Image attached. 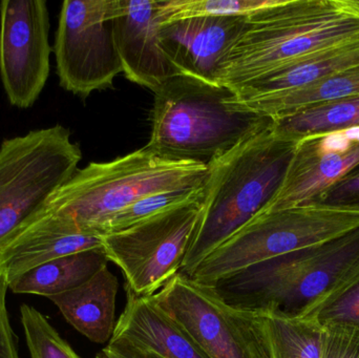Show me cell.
<instances>
[{"instance_id": "cell-10", "label": "cell", "mask_w": 359, "mask_h": 358, "mask_svg": "<svg viewBox=\"0 0 359 358\" xmlns=\"http://www.w3.org/2000/svg\"><path fill=\"white\" fill-rule=\"evenodd\" d=\"M117 0H65L55 35L61 88L86 99L113 86L122 69L113 20Z\"/></svg>"}, {"instance_id": "cell-3", "label": "cell", "mask_w": 359, "mask_h": 358, "mask_svg": "<svg viewBox=\"0 0 359 358\" xmlns=\"http://www.w3.org/2000/svg\"><path fill=\"white\" fill-rule=\"evenodd\" d=\"M358 267L359 226L324 243L251 265L208 287L238 310L301 319Z\"/></svg>"}, {"instance_id": "cell-27", "label": "cell", "mask_w": 359, "mask_h": 358, "mask_svg": "<svg viewBox=\"0 0 359 358\" xmlns=\"http://www.w3.org/2000/svg\"><path fill=\"white\" fill-rule=\"evenodd\" d=\"M322 358H359V327L324 326Z\"/></svg>"}, {"instance_id": "cell-14", "label": "cell", "mask_w": 359, "mask_h": 358, "mask_svg": "<svg viewBox=\"0 0 359 358\" xmlns=\"http://www.w3.org/2000/svg\"><path fill=\"white\" fill-rule=\"evenodd\" d=\"M97 248H103V235L83 230L44 207L0 249V277L8 287L40 265Z\"/></svg>"}, {"instance_id": "cell-25", "label": "cell", "mask_w": 359, "mask_h": 358, "mask_svg": "<svg viewBox=\"0 0 359 358\" xmlns=\"http://www.w3.org/2000/svg\"><path fill=\"white\" fill-rule=\"evenodd\" d=\"M204 186L162 191L142 198L115 214L103 227L102 235L126 230L157 214L194 201L204 195Z\"/></svg>"}, {"instance_id": "cell-2", "label": "cell", "mask_w": 359, "mask_h": 358, "mask_svg": "<svg viewBox=\"0 0 359 358\" xmlns=\"http://www.w3.org/2000/svg\"><path fill=\"white\" fill-rule=\"evenodd\" d=\"M272 128L209 165L202 216L179 273L189 275L263 212L278 193L299 141L278 138Z\"/></svg>"}, {"instance_id": "cell-1", "label": "cell", "mask_w": 359, "mask_h": 358, "mask_svg": "<svg viewBox=\"0 0 359 358\" xmlns=\"http://www.w3.org/2000/svg\"><path fill=\"white\" fill-rule=\"evenodd\" d=\"M154 94L145 149L170 161L209 166L274 124L271 117L241 104L228 86L185 74L170 78Z\"/></svg>"}, {"instance_id": "cell-30", "label": "cell", "mask_w": 359, "mask_h": 358, "mask_svg": "<svg viewBox=\"0 0 359 358\" xmlns=\"http://www.w3.org/2000/svg\"><path fill=\"white\" fill-rule=\"evenodd\" d=\"M95 358H162L151 351L143 350L123 340H109V345Z\"/></svg>"}, {"instance_id": "cell-28", "label": "cell", "mask_w": 359, "mask_h": 358, "mask_svg": "<svg viewBox=\"0 0 359 358\" xmlns=\"http://www.w3.org/2000/svg\"><path fill=\"white\" fill-rule=\"evenodd\" d=\"M310 205L359 212V165Z\"/></svg>"}, {"instance_id": "cell-5", "label": "cell", "mask_w": 359, "mask_h": 358, "mask_svg": "<svg viewBox=\"0 0 359 358\" xmlns=\"http://www.w3.org/2000/svg\"><path fill=\"white\" fill-rule=\"evenodd\" d=\"M209 172L205 164L170 161L143 147L78 170L48 200L46 209L102 235L105 224L138 200L162 191L201 188Z\"/></svg>"}, {"instance_id": "cell-6", "label": "cell", "mask_w": 359, "mask_h": 358, "mask_svg": "<svg viewBox=\"0 0 359 358\" xmlns=\"http://www.w3.org/2000/svg\"><path fill=\"white\" fill-rule=\"evenodd\" d=\"M82 153L62 125L0 145V249L38 216L78 170Z\"/></svg>"}, {"instance_id": "cell-9", "label": "cell", "mask_w": 359, "mask_h": 358, "mask_svg": "<svg viewBox=\"0 0 359 358\" xmlns=\"http://www.w3.org/2000/svg\"><path fill=\"white\" fill-rule=\"evenodd\" d=\"M210 358H272L261 315L232 308L208 286L178 273L154 294Z\"/></svg>"}, {"instance_id": "cell-17", "label": "cell", "mask_w": 359, "mask_h": 358, "mask_svg": "<svg viewBox=\"0 0 359 358\" xmlns=\"http://www.w3.org/2000/svg\"><path fill=\"white\" fill-rule=\"evenodd\" d=\"M118 288L117 277L104 266L79 287L48 300L82 336L97 344H104L111 340L115 331Z\"/></svg>"}, {"instance_id": "cell-12", "label": "cell", "mask_w": 359, "mask_h": 358, "mask_svg": "<svg viewBox=\"0 0 359 358\" xmlns=\"http://www.w3.org/2000/svg\"><path fill=\"white\" fill-rule=\"evenodd\" d=\"M247 17H198L160 25L164 52L181 74L219 84L222 65Z\"/></svg>"}, {"instance_id": "cell-7", "label": "cell", "mask_w": 359, "mask_h": 358, "mask_svg": "<svg viewBox=\"0 0 359 358\" xmlns=\"http://www.w3.org/2000/svg\"><path fill=\"white\" fill-rule=\"evenodd\" d=\"M359 226V212L318 205L263 212L186 277L211 286L251 265L324 243Z\"/></svg>"}, {"instance_id": "cell-26", "label": "cell", "mask_w": 359, "mask_h": 358, "mask_svg": "<svg viewBox=\"0 0 359 358\" xmlns=\"http://www.w3.org/2000/svg\"><path fill=\"white\" fill-rule=\"evenodd\" d=\"M20 317L31 358H81L37 309L22 305Z\"/></svg>"}, {"instance_id": "cell-19", "label": "cell", "mask_w": 359, "mask_h": 358, "mask_svg": "<svg viewBox=\"0 0 359 358\" xmlns=\"http://www.w3.org/2000/svg\"><path fill=\"white\" fill-rule=\"evenodd\" d=\"M109 262L104 248L69 254L23 273L8 285V289L14 294L50 298L79 287Z\"/></svg>"}, {"instance_id": "cell-4", "label": "cell", "mask_w": 359, "mask_h": 358, "mask_svg": "<svg viewBox=\"0 0 359 358\" xmlns=\"http://www.w3.org/2000/svg\"><path fill=\"white\" fill-rule=\"evenodd\" d=\"M359 41V19L333 0H280L249 17L222 65L219 84L236 90L325 50Z\"/></svg>"}, {"instance_id": "cell-16", "label": "cell", "mask_w": 359, "mask_h": 358, "mask_svg": "<svg viewBox=\"0 0 359 358\" xmlns=\"http://www.w3.org/2000/svg\"><path fill=\"white\" fill-rule=\"evenodd\" d=\"M358 165L359 144L343 155L322 153L314 137L304 139L295 149L280 189L263 212L310 205Z\"/></svg>"}, {"instance_id": "cell-22", "label": "cell", "mask_w": 359, "mask_h": 358, "mask_svg": "<svg viewBox=\"0 0 359 358\" xmlns=\"http://www.w3.org/2000/svg\"><path fill=\"white\" fill-rule=\"evenodd\" d=\"M272 358H322L324 328L304 319L264 317Z\"/></svg>"}, {"instance_id": "cell-13", "label": "cell", "mask_w": 359, "mask_h": 358, "mask_svg": "<svg viewBox=\"0 0 359 358\" xmlns=\"http://www.w3.org/2000/svg\"><path fill=\"white\" fill-rule=\"evenodd\" d=\"M160 1L117 0L113 27L124 75L157 92L180 71L161 46L158 22Z\"/></svg>"}, {"instance_id": "cell-31", "label": "cell", "mask_w": 359, "mask_h": 358, "mask_svg": "<svg viewBox=\"0 0 359 358\" xmlns=\"http://www.w3.org/2000/svg\"><path fill=\"white\" fill-rule=\"evenodd\" d=\"M313 138V137H312ZM316 140V147L322 153H337L343 155L353 149L354 145L347 137L341 132H330L324 136L314 137Z\"/></svg>"}, {"instance_id": "cell-29", "label": "cell", "mask_w": 359, "mask_h": 358, "mask_svg": "<svg viewBox=\"0 0 359 358\" xmlns=\"http://www.w3.org/2000/svg\"><path fill=\"white\" fill-rule=\"evenodd\" d=\"M8 287L0 277V358H20L17 336L13 331L6 307V291Z\"/></svg>"}, {"instance_id": "cell-20", "label": "cell", "mask_w": 359, "mask_h": 358, "mask_svg": "<svg viewBox=\"0 0 359 358\" xmlns=\"http://www.w3.org/2000/svg\"><path fill=\"white\" fill-rule=\"evenodd\" d=\"M358 96L359 67L335 74L292 92L247 103L244 106L276 120L310 107Z\"/></svg>"}, {"instance_id": "cell-24", "label": "cell", "mask_w": 359, "mask_h": 358, "mask_svg": "<svg viewBox=\"0 0 359 358\" xmlns=\"http://www.w3.org/2000/svg\"><path fill=\"white\" fill-rule=\"evenodd\" d=\"M301 319L318 325L359 327V267L332 291L314 304Z\"/></svg>"}, {"instance_id": "cell-23", "label": "cell", "mask_w": 359, "mask_h": 358, "mask_svg": "<svg viewBox=\"0 0 359 358\" xmlns=\"http://www.w3.org/2000/svg\"><path fill=\"white\" fill-rule=\"evenodd\" d=\"M280 0H163L158 10V22L168 25L198 17H249L272 8Z\"/></svg>"}, {"instance_id": "cell-18", "label": "cell", "mask_w": 359, "mask_h": 358, "mask_svg": "<svg viewBox=\"0 0 359 358\" xmlns=\"http://www.w3.org/2000/svg\"><path fill=\"white\" fill-rule=\"evenodd\" d=\"M359 67V41L337 46L263 76L238 90L241 104L292 92L335 74Z\"/></svg>"}, {"instance_id": "cell-11", "label": "cell", "mask_w": 359, "mask_h": 358, "mask_svg": "<svg viewBox=\"0 0 359 358\" xmlns=\"http://www.w3.org/2000/svg\"><path fill=\"white\" fill-rule=\"evenodd\" d=\"M50 13L46 0L0 2V78L8 102L29 109L50 71Z\"/></svg>"}, {"instance_id": "cell-8", "label": "cell", "mask_w": 359, "mask_h": 358, "mask_svg": "<svg viewBox=\"0 0 359 358\" xmlns=\"http://www.w3.org/2000/svg\"><path fill=\"white\" fill-rule=\"evenodd\" d=\"M202 197L119 233L103 235L109 261L126 279V290L154 296L181 271L202 216Z\"/></svg>"}, {"instance_id": "cell-21", "label": "cell", "mask_w": 359, "mask_h": 358, "mask_svg": "<svg viewBox=\"0 0 359 358\" xmlns=\"http://www.w3.org/2000/svg\"><path fill=\"white\" fill-rule=\"evenodd\" d=\"M359 126V96L303 109L274 120L278 138L301 141Z\"/></svg>"}, {"instance_id": "cell-15", "label": "cell", "mask_w": 359, "mask_h": 358, "mask_svg": "<svg viewBox=\"0 0 359 358\" xmlns=\"http://www.w3.org/2000/svg\"><path fill=\"white\" fill-rule=\"evenodd\" d=\"M126 296V308L111 338L126 340L162 358H210L155 296H139L128 290Z\"/></svg>"}, {"instance_id": "cell-32", "label": "cell", "mask_w": 359, "mask_h": 358, "mask_svg": "<svg viewBox=\"0 0 359 358\" xmlns=\"http://www.w3.org/2000/svg\"><path fill=\"white\" fill-rule=\"evenodd\" d=\"M343 132L353 144H359V126L347 128Z\"/></svg>"}]
</instances>
